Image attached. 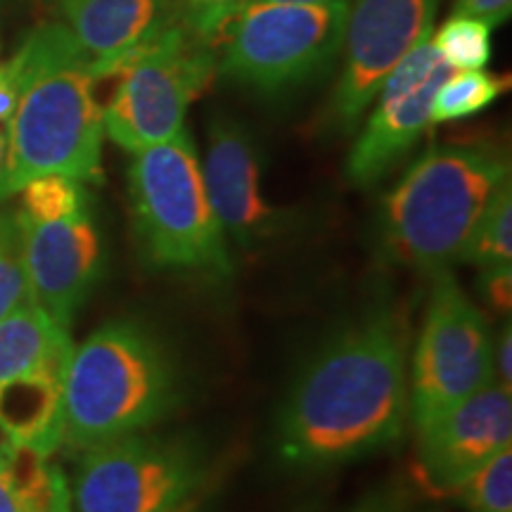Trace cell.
Returning <instances> with one entry per match:
<instances>
[{"mask_svg":"<svg viewBox=\"0 0 512 512\" xmlns=\"http://www.w3.org/2000/svg\"><path fill=\"white\" fill-rule=\"evenodd\" d=\"M181 24L207 46L219 48L233 19L249 0H176Z\"/></svg>","mask_w":512,"mask_h":512,"instance_id":"obj_24","label":"cell"},{"mask_svg":"<svg viewBox=\"0 0 512 512\" xmlns=\"http://www.w3.org/2000/svg\"><path fill=\"white\" fill-rule=\"evenodd\" d=\"M19 98L8 121V169L0 200L38 176L102 178V107L93 57L64 24H43L12 55Z\"/></svg>","mask_w":512,"mask_h":512,"instance_id":"obj_2","label":"cell"},{"mask_svg":"<svg viewBox=\"0 0 512 512\" xmlns=\"http://www.w3.org/2000/svg\"><path fill=\"white\" fill-rule=\"evenodd\" d=\"M0 512H72V491L50 458L12 446L0 460Z\"/></svg>","mask_w":512,"mask_h":512,"instance_id":"obj_17","label":"cell"},{"mask_svg":"<svg viewBox=\"0 0 512 512\" xmlns=\"http://www.w3.org/2000/svg\"><path fill=\"white\" fill-rule=\"evenodd\" d=\"M19 192H22V209L17 214L24 219L53 221L88 211V195L83 183L69 176H38Z\"/></svg>","mask_w":512,"mask_h":512,"instance_id":"obj_20","label":"cell"},{"mask_svg":"<svg viewBox=\"0 0 512 512\" xmlns=\"http://www.w3.org/2000/svg\"><path fill=\"white\" fill-rule=\"evenodd\" d=\"M439 0H354L344 34V69L325 112L332 131L349 133L377 91L418 41L432 34Z\"/></svg>","mask_w":512,"mask_h":512,"instance_id":"obj_11","label":"cell"},{"mask_svg":"<svg viewBox=\"0 0 512 512\" xmlns=\"http://www.w3.org/2000/svg\"><path fill=\"white\" fill-rule=\"evenodd\" d=\"M349 0L247 3L219 43L216 74L259 93H283L330 67L344 48Z\"/></svg>","mask_w":512,"mask_h":512,"instance_id":"obj_6","label":"cell"},{"mask_svg":"<svg viewBox=\"0 0 512 512\" xmlns=\"http://www.w3.org/2000/svg\"><path fill=\"white\" fill-rule=\"evenodd\" d=\"M503 91H508V79L479 72V69H467V72L456 69L434 95L432 121L444 124V121L472 117L501 98Z\"/></svg>","mask_w":512,"mask_h":512,"instance_id":"obj_18","label":"cell"},{"mask_svg":"<svg viewBox=\"0 0 512 512\" xmlns=\"http://www.w3.org/2000/svg\"><path fill=\"white\" fill-rule=\"evenodd\" d=\"M178 394L176 366L157 335L110 320L69 358L62 446L86 451L152 427L178 406Z\"/></svg>","mask_w":512,"mask_h":512,"instance_id":"obj_4","label":"cell"},{"mask_svg":"<svg viewBox=\"0 0 512 512\" xmlns=\"http://www.w3.org/2000/svg\"><path fill=\"white\" fill-rule=\"evenodd\" d=\"M456 69L448 64L432 34L403 55L375 95V110L351 147L347 178L358 188L375 185L396 162L408 155L432 124V100Z\"/></svg>","mask_w":512,"mask_h":512,"instance_id":"obj_12","label":"cell"},{"mask_svg":"<svg viewBox=\"0 0 512 512\" xmlns=\"http://www.w3.org/2000/svg\"><path fill=\"white\" fill-rule=\"evenodd\" d=\"M505 183L510 164L496 147H434L382 200L377 235L384 259L432 273L460 261Z\"/></svg>","mask_w":512,"mask_h":512,"instance_id":"obj_3","label":"cell"},{"mask_svg":"<svg viewBox=\"0 0 512 512\" xmlns=\"http://www.w3.org/2000/svg\"><path fill=\"white\" fill-rule=\"evenodd\" d=\"M29 302H34V294H31L27 264H24L17 214L0 211V320Z\"/></svg>","mask_w":512,"mask_h":512,"instance_id":"obj_22","label":"cell"},{"mask_svg":"<svg viewBox=\"0 0 512 512\" xmlns=\"http://www.w3.org/2000/svg\"><path fill=\"white\" fill-rule=\"evenodd\" d=\"M484 302L498 313H510L512 306V266H494L484 268L482 280H479Z\"/></svg>","mask_w":512,"mask_h":512,"instance_id":"obj_25","label":"cell"},{"mask_svg":"<svg viewBox=\"0 0 512 512\" xmlns=\"http://www.w3.org/2000/svg\"><path fill=\"white\" fill-rule=\"evenodd\" d=\"M219 48L207 46L183 24L126 57L117 86L102 107V128L128 152L166 143L183 131L192 100L216 76Z\"/></svg>","mask_w":512,"mask_h":512,"instance_id":"obj_7","label":"cell"},{"mask_svg":"<svg viewBox=\"0 0 512 512\" xmlns=\"http://www.w3.org/2000/svg\"><path fill=\"white\" fill-rule=\"evenodd\" d=\"M5 169H8V133L0 128V188H3Z\"/></svg>","mask_w":512,"mask_h":512,"instance_id":"obj_30","label":"cell"},{"mask_svg":"<svg viewBox=\"0 0 512 512\" xmlns=\"http://www.w3.org/2000/svg\"><path fill=\"white\" fill-rule=\"evenodd\" d=\"M406 415V335L392 313H373L339 332L299 375L275 446L294 467L344 465L399 441Z\"/></svg>","mask_w":512,"mask_h":512,"instance_id":"obj_1","label":"cell"},{"mask_svg":"<svg viewBox=\"0 0 512 512\" xmlns=\"http://www.w3.org/2000/svg\"><path fill=\"white\" fill-rule=\"evenodd\" d=\"M72 337L36 302L0 320V432L50 458L62 446Z\"/></svg>","mask_w":512,"mask_h":512,"instance_id":"obj_8","label":"cell"},{"mask_svg":"<svg viewBox=\"0 0 512 512\" xmlns=\"http://www.w3.org/2000/svg\"><path fill=\"white\" fill-rule=\"evenodd\" d=\"M252 3V0H249ZM254 3H306V5H323V3H337V0H254Z\"/></svg>","mask_w":512,"mask_h":512,"instance_id":"obj_31","label":"cell"},{"mask_svg":"<svg viewBox=\"0 0 512 512\" xmlns=\"http://www.w3.org/2000/svg\"><path fill=\"white\" fill-rule=\"evenodd\" d=\"M10 451H12V444L8 439H0V460L3 458H8L10 456Z\"/></svg>","mask_w":512,"mask_h":512,"instance_id":"obj_32","label":"cell"},{"mask_svg":"<svg viewBox=\"0 0 512 512\" xmlns=\"http://www.w3.org/2000/svg\"><path fill=\"white\" fill-rule=\"evenodd\" d=\"M418 432V460L425 482L439 494H456L465 479L510 446V389L501 382H491L470 399L418 427Z\"/></svg>","mask_w":512,"mask_h":512,"instance_id":"obj_13","label":"cell"},{"mask_svg":"<svg viewBox=\"0 0 512 512\" xmlns=\"http://www.w3.org/2000/svg\"><path fill=\"white\" fill-rule=\"evenodd\" d=\"M494 382V342L484 313L448 268L434 271L427 318L411 366L415 427L446 413Z\"/></svg>","mask_w":512,"mask_h":512,"instance_id":"obj_10","label":"cell"},{"mask_svg":"<svg viewBox=\"0 0 512 512\" xmlns=\"http://www.w3.org/2000/svg\"><path fill=\"white\" fill-rule=\"evenodd\" d=\"M19 98V81L10 62L0 64V124H8Z\"/></svg>","mask_w":512,"mask_h":512,"instance_id":"obj_28","label":"cell"},{"mask_svg":"<svg viewBox=\"0 0 512 512\" xmlns=\"http://www.w3.org/2000/svg\"><path fill=\"white\" fill-rule=\"evenodd\" d=\"M460 261L475 264L477 268H494L512 261V192L505 183L489 202L484 216L479 219L475 233L467 242Z\"/></svg>","mask_w":512,"mask_h":512,"instance_id":"obj_19","label":"cell"},{"mask_svg":"<svg viewBox=\"0 0 512 512\" xmlns=\"http://www.w3.org/2000/svg\"><path fill=\"white\" fill-rule=\"evenodd\" d=\"M494 368L498 373V382L512 389V325L505 323L498 342L494 347Z\"/></svg>","mask_w":512,"mask_h":512,"instance_id":"obj_29","label":"cell"},{"mask_svg":"<svg viewBox=\"0 0 512 512\" xmlns=\"http://www.w3.org/2000/svg\"><path fill=\"white\" fill-rule=\"evenodd\" d=\"M98 79L114 76L121 62L181 24L176 0H55Z\"/></svg>","mask_w":512,"mask_h":512,"instance_id":"obj_16","label":"cell"},{"mask_svg":"<svg viewBox=\"0 0 512 512\" xmlns=\"http://www.w3.org/2000/svg\"><path fill=\"white\" fill-rule=\"evenodd\" d=\"M204 188L223 235L249 247L273 238L285 214L268 204L261 190V162L254 138L240 121L214 117L209 126Z\"/></svg>","mask_w":512,"mask_h":512,"instance_id":"obj_15","label":"cell"},{"mask_svg":"<svg viewBox=\"0 0 512 512\" xmlns=\"http://www.w3.org/2000/svg\"><path fill=\"white\" fill-rule=\"evenodd\" d=\"M17 223L34 302L60 328L69 330L102 273V242L91 211L53 221L17 214Z\"/></svg>","mask_w":512,"mask_h":512,"instance_id":"obj_14","label":"cell"},{"mask_svg":"<svg viewBox=\"0 0 512 512\" xmlns=\"http://www.w3.org/2000/svg\"><path fill=\"white\" fill-rule=\"evenodd\" d=\"M432 43L453 69H482L491 57V27L482 19L453 15L441 24Z\"/></svg>","mask_w":512,"mask_h":512,"instance_id":"obj_21","label":"cell"},{"mask_svg":"<svg viewBox=\"0 0 512 512\" xmlns=\"http://www.w3.org/2000/svg\"><path fill=\"white\" fill-rule=\"evenodd\" d=\"M76 512H188L207 465L192 441L128 434L81 451Z\"/></svg>","mask_w":512,"mask_h":512,"instance_id":"obj_9","label":"cell"},{"mask_svg":"<svg viewBox=\"0 0 512 512\" xmlns=\"http://www.w3.org/2000/svg\"><path fill=\"white\" fill-rule=\"evenodd\" d=\"M344 512H413V498L403 486H380Z\"/></svg>","mask_w":512,"mask_h":512,"instance_id":"obj_26","label":"cell"},{"mask_svg":"<svg viewBox=\"0 0 512 512\" xmlns=\"http://www.w3.org/2000/svg\"><path fill=\"white\" fill-rule=\"evenodd\" d=\"M456 494L467 512H512V446L479 467Z\"/></svg>","mask_w":512,"mask_h":512,"instance_id":"obj_23","label":"cell"},{"mask_svg":"<svg viewBox=\"0 0 512 512\" xmlns=\"http://www.w3.org/2000/svg\"><path fill=\"white\" fill-rule=\"evenodd\" d=\"M512 10V0H456L453 3V15H465L482 19L491 29L498 24L508 22Z\"/></svg>","mask_w":512,"mask_h":512,"instance_id":"obj_27","label":"cell"},{"mask_svg":"<svg viewBox=\"0 0 512 512\" xmlns=\"http://www.w3.org/2000/svg\"><path fill=\"white\" fill-rule=\"evenodd\" d=\"M128 197L147 264L219 283L233 275L226 235L209 204L202 164L185 128L133 155Z\"/></svg>","mask_w":512,"mask_h":512,"instance_id":"obj_5","label":"cell"}]
</instances>
